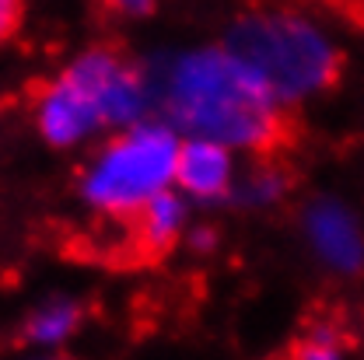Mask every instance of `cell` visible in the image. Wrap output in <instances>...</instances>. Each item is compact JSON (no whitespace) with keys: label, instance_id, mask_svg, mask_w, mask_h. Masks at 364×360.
Listing matches in <instances>:
<instances>
[{"label":"cell","instance_id":"cell-1","mask_svg":"<svg viewBox=\"0 0 364 360\" xmlns=\"http://www.w3.org/2000/svg\"><path fill=\"white\" fill-rule=\"evenodd\" d=\"M151 102L186 136H210L256 154H273L294 136L284 102L225 45L165 63L151 81Z\"/></svg>","mask_w":364,"mask_h":360},{"label":"cell","instance_id":"cell-2","mask_svg":"<svg viewBox=\"0 0 364 360\" xmlns=\"http://www.w3.org/2000/svg\"><path fill=\"white\" fill-rule=\"evenodd\" d=\"M151 81L112 49L81 53L36 98V126L46 143L74 147L105 126H134L151 109Z\"/></svg>","mask_w":364,"mask_h":360},{"label":"cell","instance_id":"cell-3","mask_svg":"<svg viewBox=\"0 0 364 360\" xmlns=\"http://www.w3.org/2000/svg\"><path fill=\"white\" fill-rule=\"evenodd\" d=\"M245 67H252L263 84L287 105L329 88L340 77V53L312 21L291 11L245 14L225 39Z\"/></svg>","mask_w":364,"mask_h":360},{"label":"cell","instance_id":"cell-4","mask_svg":"<svg viewBox=\"0 0 364 360\" xmlns=\"http://www.w3.org/2000/svg\"><path fill=\"white\" fill-rule=\"evenodd\" d=\"M179 133L168 123H134L102 147L81 179V192L98 214L134 217L158 192L176 185Z\"/></svg>","mask_w":364,"mask_h":360},{"label":"cell","instance_id":"cell-5","mask_svg":"<svg viewBox=\"0 0 364 360\" xmlns=\"http://www.w3.org/2000/svg\"><path fill=\"white\" fill-rule=\"evenodd\" d=\"M305 231L318 259L329 263L333 270L358 273L364 266V234L340 203H329V200L312 203L305 214Z\"/></svg>","mask_w":364,"mask_h":360},{"label":"cell","instance_id":"cell-6","mask_svg":"<svg viewBox=\"0 0 364 360\" xmlns=\"http://www.w3.org/2000/svg\"><path fill=\"white\" fill-rule=\"evenodd\" d=\"M235 182L231 147L210 136H186L176 158V185L186 196L196 200H218Z\"/></svg>","mask_w":364,"mask_h":360},{"label":"cell","instance_id":"cell-7","mask_svg":"<svg viewBox=\"0 0 364 360\" xmlns=\"http://www.w3.org/2000/svg\"><path fill=\"white\" fill-rule=\"evenodd\" d=\"M130 221H134L136 252H140L144 259H158V256H165V252L176 245V238H179V231H182V221H186V207H182V200L172 189H165V192H158L154 200H147Z\"/></svg>","mask_w":364,"mask_h":360},{"label":"cell","instance_id":"cell-8","mask_svg":"<svg viewBox=\"0 0 364 360\" xmlns=\"http://www.w3.org/2000/svg\"><path fill=\"white\" fill-rule=\"evenodd\" d=\"M81 318H85V312L74 301H46L43 308H36L25 322V339L32 347H43V350L63 347L77 332Z\"/></svg>","mask_w":364,"mask_h":360},{"label":"cell","instance_id":"cell-9","mask_svg":"<svg viewBox=\"0 0 364 360\" xmlns=\"http://www.w3.org/2000/svg\"><path fill=\"white\" fill-rule=\"evenodd\" d=\"M291 354L301 360H333V357H343L347 354V332L333 322V318H318V322H309L301 332H298V339H294V347H291Z\"/></svg>","mask_w":364,"mask_h":360},{"label":"cell","instance_id":"cell-10","mask_svg":"<svg viewBox=\"0 0 364 360\" xmlns=\"http://www.w3.org/2000/svg\"><path fill=\"white\" fill-rule=\"evenodd\" d=\"M284 172L280 168H273V165H267V168H259V172H252L249 179L242 182V189H238V200L242 203H249V207H259V203H273L280 192H284Z\"/></svg>","mask_w":364,"mask_h":360},{"label":"cell","instance_id":"cell-11","mask_svg":"<svg viewBox=\"0 0 364 360\" xmlns=\"http://www.w3.org/2000/svg\"><path fill=\"white\" fill-rule=\"evenodd\" d=\"M21 4H25V0H0V43L18 28V21H21Z\"/></svg>","mask_w":364,"mask_h":360},{"label":"cell","instance_id":"cell-12","mask_svg":"<svg viewBox=\"0 0 364 360\" xmlns=\"http://www.w3.org/2000/svg\"><path fill=\"white\" fill-rule=\"evenodd\" d=\"M109 11H116V14H130V18H136V14H147L151 7H154V0H102Z\"/></svg>","mask_w":364,"mask_h":360},{"label":"cell","instance_id":"cell-13","mask_svg":"<svg viewBox=\"0 0 364 360\" xmlns=\"http://www.w3.org/2000/svg\"><path fill=\"white\" fill-rule=\"evenodd\" d=\"M326 4H333V7H340V11H347V14L364 21V0H326Z\"/></svg>","mask_w":364,"mask_h":360}]
</instances>
